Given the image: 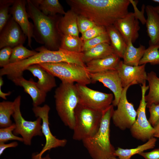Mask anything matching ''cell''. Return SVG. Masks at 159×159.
<instances>
[{
  "instance_id": "ac0fdd59",
  "label": "cell",
  "mask_w": 159,
  "mask_h": 159,
  "mask_svg": "<svg viewBox=\"0 0 159 159\" xmlns=\"http://www.w3.org/2000/svg\"><path fill=\"white\" fill-rule=\"evenodd\" d=\"M11 81L16 85L22 87L24 92L31 97L33 107L39 106L45 100L47 93L37 85L32 79L27 80L23 76L12 79Z\"/></svg>"
},
{
  "instance_id": "5bb4252c",
  "label": "cell",
  "mask_w": 159,
  "mask_h": 159,
  "mask_svg": "<svg viewBox=\"0 0 159 159\" xmlns=\"http://www.w3.org/2000/svg\"><path fill=\"white\" fill-rule=\"evenodd\" d=\"M89 74L91 83L101 82L112 92L114 98L112 104L114 106H117L123 88L117 70H110L96 73H89Z\"/></svg>"
},
{
  "instance_id": "4fadbf2b",
  "label": "cell",
  "mask_w": 159,
  "mask_h": 159,
  "mask_svg": "<svg viewBox=\"0 0 159 159\" xmlns=\"http://www.w3.org/2000/svg\"><path fill=\"white\" fill-rule=\"evenodd\" d=\"M146 64L138 66H131L125 64L121 60L116 69L120 79L123 88L129 85L146 83L147 74L145 71Z\"/></svg>"
},
{
  "instance_id": "7c38bea8",
  "label": "cell",
  "mask_w": 159,
  "mask_h": 159,
  "mask_svg": "<svg viewBox=\"0 0 159 159\" xmlns=\"http://www.w3.org/2000/svg\"><path fill=\"white\" fill-rule=\"evenodd\" d=\"M32 111L37 117H39L42 120V132L45 137V145L41 151L35 156L37 159H41L42 155L46 151L58 147H63L66 144V139H59L52 133L49 127V113L50 108L49 105H45L43 106L33 107Z\"/></svg>"
},
{
  "instance_id": "ba28073f",
  "label": "cell",
  "mask_w": 159,
  "mask_h": 159,
  "mask_svg": "<svg viewBox=\"0 0 159 159\" xmlns=\"http://www.w3.org/2000/svg\"><path fill=\"white\" fill-rule=\"evenodd\" d=\"M21 96H18L13 101L14 112L12 115L15 122V128L13 133L16 135H20L25 145H30L32 138L37 136H42V119L37 117L34 121L25 120L20 111Z\"/></svg>"
},
{
  "instance_id": "f546056e",
  "label": "cell",
  "mask_w": 159,
  "mask_h": 159,
  "mask_svg": "<svg viewBox=\"0 0 159 159\" xmlns=\"http://www.w3.org/2000/svg\"><path fill=\"white\" fill-rule=\"evenodd\" d=\"M14 112L13 102L3 101L0 103V127L4 128L12 124L10 119Z\"/></svg>"
},
{
  "instance_id": "1f68e13d",
  "label": "cell",
  "mask_w": 159,
  "mask_h": 159,
  "mask_svg": "<svg viewBox=\"0 0 159 159\" xmlns=\"http://www.w3.org/2000/svg\"><path fill=\"white\" fill-rule=\"evenodd\" d=\"M159 45H149L146 49L139 65L149 63L152 65H159Z\"/></svg>"
},
{
  "instance_id": "d4e9b609",
  "label": "cell",
  "mask_w": 159,
  "mask_h": 159,
  "mask_svg": "<svg viewBox=\"0 0 159 159\" xmlns=\"http://www.w3.org/2000/svg\"><path fill=\"white\" fill-rule=\"evenodd\" d=\"M82 52L83 61L85 64L92 60L104 58L114 53L110 44L107 43L100 44Z\"/></svg>"
},
{
  "instance_id": "6da1fadb",
  "label": "cell",
  "mask_w": 159,
  "mask_h": 159,
  "mask_svg": "<svg viewBox=\"0 0 159 159\" xmlns=\"http://www.w3.org/2000/svg\"><path fill=\"white\" fill-rule=\"evenodd\" d=\"M71 9L84 16L96 25L105 27L113 25L128 13L129 0H66Z\"/></svg>"
},
{
  "instance_id": "681fc988",
  "label": "cell",
  "mask_w": 159,
  "mask_h": 159,
  "mask_svg": "<svg viewBox=\"0 0 159 159\" xmlns=\"http://www.w3.org/2000/svg\"><path fill=\"white\" fill-rule=\"evenodd\" d=\"M157 44L159 45V42Z\"/></svg>"
},
{
  "instance_id": "30bf717a",
  "label": "cell",
  "mask_w": 159,
  "mask_h": 159,
  "mask_svg": "<svg viewBox=\"0 0 159 159\" xmlns=\"http://www.w3.org/2000/svg\"><path fill=\"white\" fill-rule=\"evenodd\" d=\"M141 99L137 110V117L130 129L131 134L135 139L145 142L154 137V130L148 120L146 114L147 103L145 100L146 91L149 89L146 83L141 85Z\"/></svg>"
},
{
  "instance_id": "7402d4cb",
  "label": "cell",
  "mask_w": 159,
  "mask_h": 159,
  "mask_svg": "<svg viewBox=\"0 0 159 159\" xmlns=\"http://www.w3.org/2000/svg\"><path fill=\"white\" fill-rule=\"evenodd\" d=\"M77 14L72 10H68L60 17L58 27L62 35H71L79 37L77 22Z\"/></svg>"
},
{
  "instance_id": "ab89813d",
  "label": "cell",
  "mask_w": 159,
  "mask_h": 159,
  "mask_svg": "<svg viewBox=\"0 0 159 159\" xmlns=\"http://www.w3.org/2000/svg\"><path fill=\"white\" fill-rule=\"evenodd\" d=\"M139 155L145 159H159V148L149 152H142Z\"/></svg>"
},
{
  "instance_id": "ee69618b",
  "label": "cell",
  "mask_w": 159,
  "mask_h": 159,
  "mask_svg": "<svg viewBox=\"0 0 159 159\" xmlns=\"http://www.w3.org/2000/svg\"><path fill=\"white\" fill-rule=\"evenodd\" d=\"M155 9L159 15V5L155 7Z\"/></svg>"
},
{
  "instance_id": "b9f144b4",
  "label": "cell",
  "mask_w": 159,
  "mask_h": 159,
  "mask_svg": "<svg viewBox=\"0 0 159 159\" xmlns=\"http://www.w3.org/2000/svg\"><path fill=\"white\" fill-rule=\"evenodd\" d=\"M153 127L154 130V137L159 138V121Z\"/></svg>"
},
{
  "instance_id": "484cf974",
  "label": "cell",
  "mask_w": 159,
  "mask_h": 159,
  "mask_svg": "<svg viewBox=\"0 0 159 159\" xmlns=\"http://www.w3.org/2000/svg\"><path fill=\"white\" fill-rule=\"evenodd\" d=\"M43 14L47 16H54L59 14L65 13L63 8L58 0H31Z\"/></svg>"
},
{
  "instance_id": "e0dca14e",
  "label": "cell",
  "mask_w": 159,
  "mask_h": 159,
  "mask_svg": "<svg viewBox=\"0 0 159 159\" xmlns=\"http://www.w3.org/2000/svg\"><path fill=\"white\" fill-rule=\"evenodd\" d=\"M113 25L127 44L130 40L134 43L139 37L140 27L138 19L134 12H129L125 16L117 20Z\"/></svg>"
},
{
  "instance_id": "f35d334b",
  "label": "cell",
  "mask_w": 159,
  "mask_h": 159,
  "mask_svg": "<svg viewBox=\"0 0 159 159\" xmlns=\"http://www.w3.org/2000/svg\"><path fill=\"white\" fill-rule=\"evenodd\" d=\"M13 48L5 47L0 50V67L3 68L10 64V59Z\"/></svg>"
},
{
  "instance_id": "d590c367",
  "label": "cell",
  "mask_w": 159,
  "mask_h": 159,
  "mask_svg": "<svg viewBox=\"0 0 159 159\" xmlns=\"http://www.w3.org/2000/svg\"><path fill=\"white\" fill-rule=\"evenodd\" d=\"M106 32L105 27L96 25L82 34L81 38L84 42L95 38Z\"/></svg>"
},
{
  "instance_id": "7bdbcfd3",
  "label": "cell",
  "mask_w": 159,
  "mask_h": 159,
  "mask_svg": "<svg viewBox=\"0 0 159 159\" xmlns=\"http://www.w3.org/2000/svg\"><path fill=\"white\" fill-rule=\"evenodd\" d=\"M11 93V92H9L6 93H4L2 91L1 89L0 88V97L4 100H6V97L9 95Z\"/></svg>"
},
{
  "instance_id": "9c48e42d",
  "label": "cell",
  "mask_w": 159,
  "mask_h": 159,
  "mask_svg": "<svg viewBox=\"0 0 159 159\" xmlns=\"http://www.w3.org/2000/svg\"><path fill=\"white\" fill-rule=\"evenodd\" d=\"M77 92L79 103L96 110L103 112L112 103L113 95L94 90L86 85L75 84Z\"/></svg>"
},
{
  "instance_id": "2e32d148",
  "label": "cell",
  "mask_w": 159,
  "mask_h": 159,
  "mask_svg": "<svg viewBox=\"0 0 159 159\" xmlns=\"http://www.w3.org/2000/svg\"><path fill=\"white\" fill-rule=\"evenodd\" d=\"M0 49L5 47L12 48L23 44L26 37L11 16L5 26L0 32Z\"/></svg>"
},
{
  "instance_id": "5b68a950",
  "label": "cell",
  "mask_w": 159,
  "mask_h": 159,
  "mask_svg": "<svg viewBox=\"0 0 159 159\" xmlns=\"http://www.w3.org/2000/svg\"><path fill=\"white\" fill-rule=\"evenodd\" d=\"M54 97L58 115L64 124L73 130L74 111L79 102L75 84L62 82L55 90Z\"/></svg>"
},
{
  "instance_id": "c3c4849f",
  "label": "cell",
  "mask_w": 159,
  "mask_h": 159,
  "mask_svg": "<svg viewBox=\"0 0 159 159\" xmlns=\"http://www.w3.org/2000/svg\"><path fill=\"white\" fill-rule=\"evenodd\" d=\"M108 159H118L117 158H109Z\"/></svg>"
},
{
  "instance_id": "4316f807",
  "label": "cell",
  "mask_w": 159,
  "mask_h": 159,
  "mask_svg": "<svg viewBox=\"0 0 159 159\" xmlns=\"http://www.w3.org/2000/svg\"><path fill=\"white\" fill-rule=\"evenodd\" d=\"M147 81L149 91L145 95V100L148 108L152 104L159 103V78L156 73L152 71L147 74Z\"/></svg>"
},
{
  "instance_id": "836d02e7",
  "label": "cell",
  "mask_w": 159,
  "mask_h": 159,
  "mask_svg": "<svg viewBox=\"0 0 159 159\" xmlns=\"http://www.w3.org/2000/svg\"><path fill=\"white\" fill-rule=\"evenodd\" d=\"M110 40L107 32L90 40L84 42L82 52L100 44L107 43L110 44Z\"/></svg>"
},
{
  "instance_id": "f6af8a7d",
  "label": "cell",
  "mask_w": 159,
  "mask_h": 159,
  "mask_svg": "<svg viewBox=\"0 0 159 159\" xmlns=\"http://www.w3.org/2000/svg\"><path fill=\"white\" fill-rule=\"evenodd\" d=\"M41 159H52L48 155H47L45 157L42 158Z\"/></svg>"
},
{
  "instance_id": "7a4b0ae2",
  "label": "cell",
  "mask_w": 159,
  "mask_h": 159,
  "mask_svg": "<svg viewBox=\"0 0 159 159\" xmlns=\"http://www.w3.org/2000/svg\"><path fill=\"white\" fill-rule=\"evenodd\" d=\"M38 53L35 55L20 62L9 64L2 68L0 75H6L11 80L23 76V72L29 66L35 64L48 63L67 62L84 65L82 52L78 53L59 48L57 51L48 50L44 46L36 48Z\"/></svg>"
},
{
  "instance_id": "7dc6e473",
  "label": "cell",
  "mask_w": 159,
  "mask_h": 159,
  "mask_svg": "<svg viewBox=\"0 0 159 159\" xmlns=\"http://www.w3.org/2000/svg\"><path fill=\"white\" fill-rule=\"evenodd\" d=\"M32 159H36L34 154L32 155Z\"/></svg>"
},
{
  "instance_id": "bcb514c9",
  "label": "cell",
  "mask_w": 159,
  "mask_h": 159,
  "mask_svg": "<svg viewBox=\"0 0 159 159\" xmlns=\"http://www.w3.org/2000/svg\"><path fill=\"white\" fill-rule=\"evenodd\" d=\"M152 1L153 2L159 3V0H153Z\"/></svg>"
},
{
  "instance_id": "44dd1931",
  "label": "cell",
  "mask_w": 159,
  "mask_h": 159,
  "mask_svg": "<svg viewBox=\"0 0 159 159\" xmlns=\"http://www.w3.org/2000/svg\"><path fill=\"white\" fill-rule=\"evenodd\" d=\"M26 70L38 78V80L37 82L38 86L46 93L56 86L54 77L38 64L31 65Z\"/></svg>"
},
{
  "instance_id": "8d00e7d4",
  "label": "cell",
  "mask_w": 159,
  "mask_h": 159,
  "mask_svg": "<svg viewBox=\"0 0 159 159\" xmlns=\"http://www.w3.org/2000/svg\"><path fill=\"white\" fill-rule=\"evenodd\" d=\"M77 22L79 31L82 34L96 25L87 18L79 15H77Z\"/></svg>"
},
{
  "instance_id": "3957f363",
  "label": "cell",
  "mask_w": 159,
  "mask_h": 159,
  "mask_svg": "<svg viewBox=\"0 0 159 159\" xmlns=\"http://www.w3.org/2000/svg\"><path fill=\"white\" fill-rule=\"evenodd\" d=\"M26 11L33 22V37L47 49L57 51L60 47L62 34L58 24L60 17L56 15L47 16L43 14L31 0H27Z\"/></svg>"
},
{
  "instance_id": "cb8c5ba5",
  "label": "cell",
  "mask_w": 159,
  "mask_h": 159,
  "mask_svg": "<svg viewBox=\"0 0 159 159\" xmlns=\"http://www.w3.org/2000/svg\"><path fill=\"white\" fill-rule=\"evenodd\" d=\"M146 48L144 46L140 45L138 47H135L130 40L127 45L123 57V63L127 65L138 66L144 54Z\"/></svg>"
},
{
  "instance_id": "e575fe53",
  "label": "cell",
  "mask_w": 159,
  "mask_h": 159,
  "mask_svg": "<svg viewBox=\"0 0 159 159\" xmlns=\"http://www.w3.org/2000/svg\"><path fill=\"white\" fill-rule=\"evenodd\" d=\"M15 128L14 123L7 127L1 128L0 129V143H4L10 140H16L23 142L22 137L16 136L12 133Z\"/></svg>"
},
{
  "instance_id": "9a60e30c",
  "label": "cell",
  "mask_w": 159,
  "mask_h": 159,
  "mask_svg": "<svg viewBox=\"0 0 159 159\" xmlns=\"http://www.w3.org/2000/svg\"><path fill=\"white\" fill-rule=\"evenodd\" d=\"M26 3L27 0H15L11 7L10 14L26 36L28 46L32 48L34 26L33 24L29 20V17L26 9Z\"/></svg>"
},
{
  "instance_id": "60d3db41",
  "label": "cell",
  "mask_w": 159,
  "mask_h": 159,
  "mask_svg": "<svg viewBox=\"0 0 159 159\" xmlns=\"http://www.w3.org/2000/svg\"><path fill=\"white\" fill-rule=\"evenodd\" d=\"M18 143L16 141L12 142L8 144L4 143H0V155H1L4 150L8 148L15 147L18 145Z\"/></svg>"
},
{
  "instance_id": "277c9868",
  "label": "cell",
  "mask_w": 159,
  "mask_h": 159,
  "mask_svg": "<svg viewBox=\"0 0 159 159\" xmlns=\"http://www.w3.org/2000/svg\"><path fill=\"white\" fill-rule=\"evenodd\" d=\"M111 105L102 112L99 128L92 136L82 141L92 159H108L116 158L115 150L110 140V125L114 111Z\"/></svg>"
},
{
  "instance_id": "8992f818",
  "label": "cell",
  "mask_w": 159,
  "mask_h": 159,
  "mask_svg": "<svg viewBox=\"0 0 159 159\" xmlns=\"http://www.w3.org/2000/svg\"><path fill=\"white\" fill-rule=\"evenodd\" d=\"M102 114V112L79 103L74 111L73 139L82 141L95 135L99 128Z\"/></svg>"
},
{
  "instance_id": "52a82bcc",
  "label": "cell",
  "mask_w": 159,
  "mask_h": 159,
  "mask_svg": "<svg viewBox=\"0 0 159 159\" xmlns=\"http://www.w3.org/2000/svg\"><path fill=\"white\" fill-rule=\"evenodd\" d=\"M41 67L62 82L87 85L91 83L89 73L86 66L67 62L43 63L38 64Z\"/></svg>"
},
{
  "instance_id": "74e56055",
  "label": "cell",
  "mask_w": 159,
  "mask_h": 159,
  "mask_svg": "<svg viewBox=\"0 0 159 159\" xmlns=\"http://www.w3.org/2000/svg\"><path fill=\"white\" fill-rule=\"evenodd\" d=\"M148 108L150 114L148 121L154 127L159 121V103L152 104Z\"/></svg>"
},
{
  "instance_id": "8fae6325",
  "label": "cell",
  "mask_w": 159,
  "mask_h": 159,
  "mask_svg": "<svg viewBox=\"0 0 159 159\" xmlns=\"http://www.w3.org/2000/svg\"><path fill=\"white\" fill-rule=\"evenodd\" d=\"M131 85H129L123 88L117 108L114 110L112 117L114 125L123 130L130 129L137 117V111L132 103L128 102L127 97V90Z\"/></svg>"
},
{
  "instance_id": "f907efd6",
  "label": "cell",
  "mask_w": 159,
  "mask_h": 159,
  "mask_svg": "<svg viewBox=\"0 0 159 159\" xmlns=\"http://www.w3.org/2000/svg\"></svg>"
},
{
  "instance_id": "f1b7e54d",
  "label": "cell",
  "mask_w": 159,
  "mask_h": 159,
  "mask_svg": "<svg viewBox=\"0 0 159 159\" xmlns=\"http://www.w3.org/2000/svg\"><path fill=\"white\" fill-rule=\"evenodd\" d=\"M83 42L79 37L62 35L59 48L71 52H82Z\"/></svg>"
},
{
  "instance_id": "83f0119b",
  "label": "cell",
  "mask_w": 159,
  "mask_h": 159,
  "mask_svg": "<svg viewBox=\"0 0 159 159\" xmlns=\"http://www.w3.org/2000/svg\"><path fill=\"white\" fill-rule=\"evenodd\" d=\"M157 139L153 137L149 139L145 143L131 149H123L118 147L115 150V155L118 159H130L131 157L136 154L143 152L147 150L154 148L155 146Z\"/></svg>"
},
{
  "instance_id": "d6a6232c",
  "label": "cell",
  "mask_w": 159,
  "mask_h": 159,
  "mask_svg": "<svg viewBox=\"0 0 159 159\" xmlns=\"http://www.w3.org/2000/svg\"><path fill=\"white\" fill-rule=\"evenodd\" d=\"M15 0H0V32L6 25L11 15V6Z\"/></svg>"
},
{
  "instance_id": "d6986e66",
  "label": "cell",
  "mask_w": 159,
  "mask_h": 159,
  "mask_svg": "<svg viewBox=\"0 0 159 159\" xmlns=\"http://www.w3.org/2000/svg\"><path fill=\"white\" fill-rule=\"evenodd\" d=\"M120 58L114 53L106 57L91 61L86 64V68L89 73H96L116 69Z\"/></svg>"
},
{
  "instance_id": "603a6c76",
  "label": "cell",
  "mask_w": 159,
  "mask_h": 159,
  "mask_svg": "<svg viewBox=\"0 0 159 159\" xmlns=\"http://www.w3.org/2000/svg\"><path fill=\"white\" fill-rule=\"evenodd\" d=\"M106 29L114 53L120 58H123L127 45V43L113 25L107 27Z\"/></svg>"
},
{
  "instance_id": "ffe728a7",
  "label": "cell",
  "mask_w": 159,
  "mask_h": 159,
  "mask_svg": "<svg viewBox=\"0 0 159 159\" xmlns=\"http://www.w3.org/2000/svg\"><path fill=\"white\" fill-rule=\"evenodd\" d=\"M147 14L146 25L149 45H155L159 42V15L155 7L147 5L145 8Z\"/></svg>"
},
{
  "instance_id": "4dcf8cb0",
  "label": "cell",
  "mask_w": 159,
  "mask_h": 159,
  "mask_svg": "<svg viewBox=\"0 0 159 159\" xmlns=\"http://www.w3.org/2000/svg\"><path fill=\"white\" fill-rule=\"evenodd\" d=\"M38 53L36 50H30L24 47L23 44L13 48L10 59V64L21 62L31 57Z\"/></svg>"
}]
</instances>
